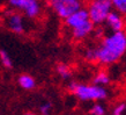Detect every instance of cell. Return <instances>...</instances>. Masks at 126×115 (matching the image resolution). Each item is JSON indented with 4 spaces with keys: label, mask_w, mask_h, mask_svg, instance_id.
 I'll use <instances>...</instances> for the list:
<instances>
[{
    "label": "cell",
    "mask_w": 126,
    "mask_h": 115,
    "mask_svg": "<svg viewBox=\"0 0 126 115\" xmlns=\"http://www.w3.org/2000/svg\"><path fill=\"white\" fill-rule=\"evenodd\" d=\"M97 50V62L102 65H110L118 62L126 52V33L112 31L104 36Z\"/></svg>",
    "instance_id": "obj_1"
},
{
    "label": "cell",
    "mask_w": 126,
    "mask_h": 115,
    "mask_svg": "<svg viewBox=\"0 0 126 115\" xmlns=\"http://www.w3.org/2000/svg\"><path fill=\"white\" fill-rule=\"evenodd\" d=\"M68 91L73 93L78 99L82 101H97L103 100L107 98L108 92L103 86L99 85H87V84H79L75 81H72L68 85Z\"/></svg>",
    "instance_id": "obj_2"
},
{
    "label": "cell",
    "mask_w": 126,
    "mask_h": 115,
    "mask_svg": "<svg viewBox=\"0 0 126 115\" xmlns=\"http://www.w3.org/2000/svg\"><path fill=\"white\" fill-rule=\"evenodd\" d=\"M112 9L110 0H90L87 7L89 19L95 26L103 24Z\"/></svg>",
    "instance_id": "obj_3"
},
{
    "label": "cell",
    "mask_w": 126,
    "mask_h": 115,
    "mask_svg": "<svg viewBox=\"0 0 126 115\" xmlns=\"http://www.w3.org/2000/svg\"><path fill=\"white\" fill-rule=\"evenodd\" d=\"M47 4L60 19L64 20L82 8V0H47Z\"/></svg>",
    "instance_id": "obj_4"
},
{
    "label": "cell",
    "mask_w": 126,
    "mask_h": 115,
    "mask_svg": "<svg viewBox=\"0 0 126 115\" xmlns=\"http://www.w3.org/2000/svg\"><path fill=\"white\" fill-rule=\"evenodd\" d=\"M1 19H2L4 26L12 33L21 35L26 31V21H24V15L22 13L15 9L6 11L2 14Z\"/></svg>",
    "instance_id": "obj_5"
},
{
    "label": "cell",
    "mask_w": 126,
    "mask_h": 115,
    "mask_svg": "<svg viewBox=\"0 0 126 115\" xmlns=\"http://www.w3.org/2000/svg\"><path fill=\"white\" fill-rule=\"evenodd\" d=\"M8 5L29 19H36L42 12L38 0H8Z\"/></svg>",
    "instance_id": "obj_6"
},
{
    "label": "cell",
    "mask_w": 126,
    "mask_h": 115,
    "mask_svg": "<svg viewBox=\"0 0 126 115\" xmlns=\"http://www.w3.org/2000/svg\"><path fill=\"white\" fill-rule=\"evenodd\" d=\"M89 15H88V11L87 8H80V9H78L75 11L74 13H72L68 18H66L65 19V23L66 26L72 30L74 28L79 27L81 24H83L86 23L87 21H89Z\"/></svg>",
    "instance_id": "obj_7"
},
{
    "label": "cell",
    "mask_w": 126,
    "mask_h": 115,
    "mask_svg": "<svg viewBox=\"0 0 126 115\" xmlns=\"http://www.w3.org/2000/svg\"><path fill=\"white\" fill-rule=\"evenodd\" d=\"M104 23L111 31H122L125 27V20L123 18V14L113 9L110 12Z\"/></svg>",
    "instance_id": "obj_8"
},
{
    "label": "cell",
    "mask_w": 126,
    "mask_h": 115,
    "mask_svg": "<svg viewBox=\"0 0 126 115\" xmlns=\"http://www.w3.org/2000/svg\"><path fill=\"white\" fill-rule=\"evenodd\" d=\"M94 29H95V24L89 20V21H87L83 24L72 29V35L75 40H83V38H86L87 36H89L92 34L94 31Z\"/></svg>",
    "instance_id": "obj_9"
},
{
    "label": "cell",
    "mask_w": 126,
    "mask_h": 115,
    "mask_svg": "<svg viewBox=\"0 0 126 115\" xmlns=\"http://www.w3.org/2000/svg\"><path fill=\"white\" fill-rule=\"evenodd\" d=\"M17 83L23 90H32L36 86V81L29 74H21L17 79Z\"/></svg>",
    "instance_id": "obj_10"
},
{
    "label": "cell",
    "mask_w": 126,
    "mask_h": 115,
    "mask_svg": "<svg viewBox=\"0 0 126 115\" xmlns=\"http://www.w3.org/2000/svg\"><path fill=\"white\" fill-rule=\"evenodd\" d=\"M109 83H110V76L105 71H98L93 79V84L99 85V86H105Z\"/></svg>",
    "instance_id": "obj_11"
},
{
    "label": "cell",
    "mask_w": 126,
    "mask_h": 115,
    "mask_svg": "<svg viewBox=\"0 0 126 115\" xmlns=\"http://www.w3.org/2000/svg\"><path fill=\"white\" fill-rule=\"evenodd\" d=\"M57 73L63 78V79H69L72 77V70L67 64H64V63H60L57 65Z\"/></svg>",
    "instance_id": "obj_12"
},
{
    "label": "cell",
    "mask_w": 126,
    "mask_h": 115,
    "mask_svg": "<svg viewBox=\"0 0 126 115\" xmlns=\"http://www.w3.org/2000/svg\"><path fill=\"white\" fill-rule=\"evenodd\" d=\"M0 62H1V64H2L5 68H7V69H12V68H13V62H12L11 56H9L8 52L5 51V50H0Z\"/></svg>",
    "instance_id": "obj_13"
},
{
    "label": "cell",
    "mask_w": 126,
    "mask_h": 115,
    "mask_svg": "<svg viewBox=\"0 0 126 115\" xmlns=\"http://www.w3.org/2000/svg\"><path fill=\"white\" fill-rule=\"evenodd\" d=\"M110 1L115 11L122 14H126V0H110Z\"/></svg>",
    "instance_id": "obj_14"
},
{
    "label": "cell",
    "mask_w": 126,
    "mask_h": 115,
    "mask_svg": "<svg viewBox=\"0 0 126 115\" xmlns=\"http://www.w3.org/2000/svg\"><path fill=\"white\" fill-rule=\"evenodd\" d=\"M83 56L88 62H97V50L96 48H88L84 51Z\"/></svg>",
    "instance_id": "obj_15"
},
{
    "label": "cell",
    "mask_w": 126,
    "mask_h": 115,
    "mask_svg": "<svg viewBox=\"0 0 126 115\" xmlns=\"http://www.w3.org/2000/svg\"><path fill=\"white\" fill-rule=\"evenodd\" d=\"M89 113L92 115H104L105 114V109L102 105L99 104H95L94 106L92 107V109L89 111Z\"/></svg>",
    "instance_id": "obj_16"
},
{
    "label": "cell",
    "mask_w": 126,
    "mask_h": 115,
    "mask_svg": "<svg viewBox=\"0 0 126 115\" xmlns=\"http://www.w3.org/2000/svg\"><path fill=\"white\" fill-rule=\"evenodd\" d=\"M50 111H51V104L50 102H45L39 107V112H41L42 115H49Z\"/></svg>",
    "instance_id": "obj_17"
},
{
    "label": "cell",
    "mask_w": 126,
    "mask_h": 115,
    "mask_svg": "<svg viewBox=\"0 0 126 115\" xmlns=\"http://www.w3.org/2000/svg\"><path fill=\"white\" fill-rule=\"evenodd\" d=\"M125 109H126V105L125 104H120L113 109V114L112 115H123V113L125 112Z\"/></svg>",
    "instance_id": "obj_18"
},
{
    "label": "cell",
    "mask_w": 126,
    "mask_h": 115,
    "mask_svg": "<svg viewBox=\"0 0 126 115\" xmlns=\"http://www.w3.org/2000/svg\"><path fill=\"white\" fill-rule=\"evenodd\" d=\"M24 115H36V114H34V113H26Z\"/></svg>",
    "instance_id": "obj_19"
},
{
    "label": "cell",
    "mask_w": 126,
    "mask_h": 115,
    "mask_svg": "<svg viewBox=\"0 0 126 115\" xmlns=\"http://www.w3.org/2000/svg\"><path fill=\"white\" fill-rule=\"evenodd\" d=\"M1 16H2V14H1V13H0V18H1Z\"/></svg>",
    "instance_id": "obj_20"
}]
</instances>
